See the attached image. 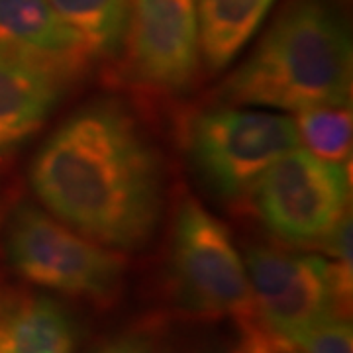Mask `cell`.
Masks as SVG:
<instances>
[{"label":"cell","instance_id":"cell-5","mask_svg":"<svg viewBox=\"0 0 353 353\" xmlns=\"http://www.w3.org/2000/svg\"><path fill=\"white\" fill-rule=\"evenodd\" d=\"M6 253L20 277L43 289L102 306L112 304L122 290L126 263L120 253L32 204L14 210Z\"/></svg>","mask_w":353,"mask_h":353},{"label":"cell","instance_id":"cell-11","mask_svg":"<svg viewBox=\"0 0 353 353\" xmlns=\"http://www.w3.org/2000/svg\"><path fill=\"white\" fill-rule=\"evenodd\" d=\"M77 332L61 304L0 287V353H73Z\"/></svg>","mask_w":353,"mask_h":353},{"label":"cell","instance_id":"cell-15","mask_svg":"<svg viewBox=\"0 0 353 353\" xmlns=\"http://www.w3.org/2000/svg\"><path fill=\"white\" fill-rule=\"evenodd\" d=\"M287 341L306 353H352V322L338 316L326 318L292 332Z\"/></svg>","mask_w":353,"mask_h":353},{"label":"cell","instance_id":"cell-6","mask_svg":"<svg viewBox=\"0 0 353 353\" xmlns=\"http://www.w3.org/2000/svg\"><path fill=\"white\" fill-rule=\"evenodd\" d=\"M243 265L257 320L281 338L326 318L352 314V265L253 245Z\"/></svg>","mask_w":353,"mask_h":353},{"label":"cell","instance_id":"cell-8","mask_svg":"<svg viewBox=\"0 0 353 353\" xmlns=\"http://www.w3.org/2000/svg\"><path fill=\"white\" fill-rule=\"evenodd\" d=\"M126 46L136 85L161 94L187 90L201 65L194 0H132Z\"/></svg>","mask_w":353,"mask_h":353},{"label":"cell","instance_id":"cell-2","mask_svg":"<svg viewBox=\"0 0 353 353\" xmlns=\"http://www.w3.org/2000/svg\"><path fill=\"white\" fill-rule=\"evenodd\" d=\"M352 38L340 14L324 0H292L220 97L234 106L301 114L352 104Z\"/></svg>","mask_w":353,"mask_h":353},{"label":"cell","instance_id":"cell-14","mask_svg":"<svg viewBox=\"0 0 353 353\" xmlns=\"http://www.w3.org/2000/svg\"><path fill=\"white\" fill-rule=\"evenodd\" d=\"M301 143L330 163H350L352 157V108L322 106L299 114L294 120Z\"/></svg>","mask_w":353,"mask_h":353},{"label":"cell","instance_id":"cell-3","mask_svg":"<svg viewBox=\"0 0 353 353\" xmlns=\"http://www.w3.org/2000/svg\"><path fill=\"white\" fill-rule=\"evenodd\" d=\"M299 145L294 118L253 106L228 104L204 110L185 128L190 163L222 201L250 196L265 171Z\"/></svg>","mask_w":353,"mask_h":353},{"label":"cell","instance_id":"cell-13","mask_svg":"<svg viewBox=\"0 0 353 353\" xmlns=\"http://www.w3.org/2000/svg\"><path fill=\"white\" fill-rule=\"evenodd\" d=\"M81 38L90 59L112 57L124 48L132 0H50Z\"/></svg>","mask_w":353,"mask_h":353},{"label":"cell","instance_id":"cell-4","mask_svg":"<svg viewBox=\"0 0 353 353\" xmlns=\"http://www.w3.org/2000/svg\"><path fill=\"white\" fill-rule=\"evenodd\" d=\"M171 240L173 294L185 312L232 316L240 328L259 322L252 283L230 230L194 196L179 202Z\"/></svg>","mask_w":353,"mask_h":353},{"label":"cell","instance_id":"cell-17","mask_svg":"<svg viewBox=\"0 0 353 353\" xmlns=\"http://www.w3.org/2000/svg\"><path fill=\"white\" fill-rule=\"evenodd\" d=\"M153 341L148 334L143 332H134V334H124L116 340L108 341L102 345L101 350L92 353H152Z\"/></svg>","mask_w":353,"mask_h":353},{"label":"cell","instance_id":"cell-1","mask_svg":"<svg viewBox=\"0 0 353 353\" xmlns=\"http://www.w3.org/2000/svg\"><path fill=\"white\" fill-rule=\"evenodd\" d=\"M30 183L51 216L118 252L152 240L163 210V163L116 102L69 116L36 153Z\"/></svg>","mask_w":353,"mask_h":353},{"label":"cell","instance_id":"cell-16","mask_svg":"<svg viewBox=\"0 0 353 353\" xmlns=\"http://www.w3.org/2000/svg\"><path fill=\"white\" fill-rule=\"evenodd\" d=\"M287 350H296L292 343L273 334L271 330L253 322L241 328V341L234 353H283Z\"/></svg>","mask_w":353,"mask_h":353},{"label":"cell","instance_id":"cell-10","mask_svg":"<svg viewBox=\"0 0 353 353\" xmlns=\"http://www.w3.org/2000/svg\"><path fill=\"white\" fill-rule=\"evenodd\" d=\"M67 83L53 71L0 51V155L46 124Z\"/></svg>","mask_w":353,"mask_h":353},{"label":"cell","instance_id":"cell-7","mask_svg":"<svg viewBox=\"0 0 353 353\" xmlns=\"http://www.w3.org/2000/svg\"><path fill=\"white\" fill-rule=\"evenodd\" d=\"M350 167L330 163L301 145L271 165L250 192L253 210L279 240L320 245L350 214Z\"/></svg>","mask_w":353,"mask_h":353},{"label":"cell","instance_id":"cell-12","mask_svg":"<svg viewBox=\"0 0 353 353\" xmlns=\"http://www.w3.org/2000/svg\"><path fill=\"white\" fill-rule=\"evenodd\" d=\"M275 0H194L201 59L216 73L250 43Z\"/></svg>","mask_w":353,"mask_h":353},{"label":"cell","instance_id":"cell-18","mask_svg":"<svg viewBox=\"0 0 353 353\" xmlns=\"http://www.w3.org/2000/svg\"><path fill=\"white\" fill-rule=\"evenodd\" d=\"M283 353H296V350H287V352H283Z\"/></svg>","mask_w":353,"mask_h":353},{"label":"cell","instance_id":"cell-9","mask_svg":"<svg viewBox=\"0 0 353 353\" xmlns=\"http://www.w3.org/2000/svg\"><path fill=\"white\" fill-rule=\"evenodd\" d=\"M0 51L75 79L92 59L50 0H0Z\"/></svg>","mask_w":353,"mask_h":353}]
</instances>
